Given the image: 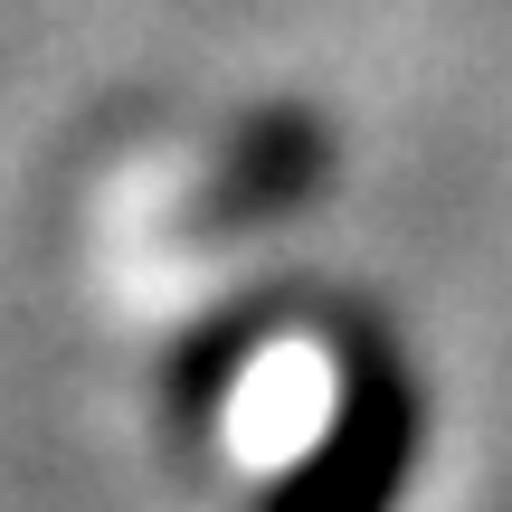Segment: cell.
Here are the masks:
<instances>
[{
    "label": "cell",
    "mask_w": 512,
    "mask_h": 512,
    "mask_svg": "<svg viewBox=\"0 0 512 512\" xmlns=\"http://www.w3.org/2000/svg\"><path fill=\"white\" fill-rule=\"evenodd\" d=\"M418 437H427V408H418L408 361L380 342H351L323 437L266 484L256 512H399L408 475H418Z\"/></svg>",
    "instance_id": "6da1fadb"
},
{
    "label": "cell",
    "mask_w": 512,
    "mask_h": 512,
    "mask_svg": "<svg viewBox=\"0 0 512 512\" xmlns=\"http://www.w3.org/2000/svg\"><path fill=\"white\" fill-rule=\"evenodd\" d=\"M323 171H332V133L313 124V114L275 105V114H256V124L228 133V152L209 162L200 200H190V228H200V238L266 228V219H285V209H304L313 190H323Z\"/></svg>",
    "instance_id": "7a4b0ae2"
}]
</instances>
